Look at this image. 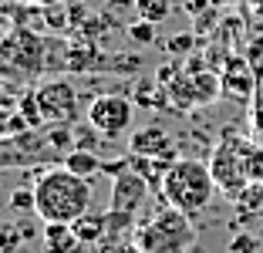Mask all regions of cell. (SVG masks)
I'll use <instances>...</instances> for the list:
<instances>
[{
	"label": "cell",
	"instance_id": "obj_1",
	"mask_svg": "<svg viewBox=\"0 0 263 253\" xmlns=\"http://www.w3.org/2000/svg\"><path fill=\"white\" fill-rule=\"evenodd\" d=\"M37 209L34 213L44 223H74L91 209V179L74 176L71 169H47L34 183Z\"/></svg>",
	"mask_w": 263,
	"mask_h": 253
},
{
	"label": "cell",
	"instance_id": "obj_2",
	"mask_svg": "<svg viewBox=\"0 0 263 253\" xmlns=\"http://www.w3.org/2000/svg\"><path fill=\"white\" fill-rule=\"evenodd\" d=\"M216 192V179L209 172V162H196V159H179L176 166L165 172L162 183V196L169 206L182 209V213H202L213 203Z\"/></svg>",
	"mask_w": 263,
	"mask_h": 253
},
{
	"label": "cell",
	"instance_id": "obj_3",
	"mask_svg": "<svg viewBox=\"0 0 263 253\" xmlns=\"http://www.w3.org/2000/svg\"><path fill=\"white\" fill-rule=\"evenodd\" d=\"M253 159H256V142H243L236 132H226L223 142L209 155V172L216 179V189L236 200L243 186L253 183Z\"/></svg>",
	"mask_w": 263,
	"mask_h": 253
},
{
	"label": "cell",
	"instance_id": "obj_4",
	"mask_svg": "<svg viewBox=\"0 0 263 253\" xmlns=\"http://www.w3.org/2000/svg\"><path fill=\"white\" fill-rule=\"evenodd\" d=\"M132 237H135V246L142 253H186L196 240V230L189 223V213L169 206V209H159L142 226H135Z\"/></svg>",
	"mask_w": 263,
	"mask_h": 253
},
{
	"label": "cell",
	"instance_id": "obj_5",
	"mask_svg": "<svg viewBox=\"0 0 263 253\" xmlns=\"http://www.w3.org/2000/svg\"><path fill=\"white\" fill-rule=\"evenodd\" d=\"M4 71L7 78H31L44 75V58H47V38H41L31 27H14V31L4 38Z\"/></svg>",
	"mask_w": 263,
	"mask_h": 253
},
{
	"label": "cell",
	"instance_id": "obj_6",
	"mask_svg": "<svg viewBox=\"0 0 263 253\" xmlns=\"http://www.w3.org/2000/svg\"><path fill=\"white\" fill-rule=\"evenodd\" d=\"M172 98V105L176 108H196V105H213V101H219V95H223V75H216V71H182V75L176 78V81L169 84V92H165Z\"/></svg>",
	"mask_w": 263,
	"mask_h": 253
},
{
	"label": "cell",
	"instance_id": "obj_7",
	"mask_svg": "<svg viewBox=\"0 0 263 253\" xmlns=\"http://www.w3.org/2000/svg\"><path fill=\"white\" fill-rule=\"evenodd\" d=\"M37 98H41V108H44L47 125H74L78 122V92L71 81H64V78L44 81L37 88Z\"/></svg>",
	"mask_w": 263,
	"mask_h": 253
},
{
	"label": "cell",
	"instance_id": "obj_8",
	"mask_svg": "<svg viewBox=\"0 0 263 253\" xmlns=\"http://www.w3.org/2000/svg\"><path fill=\"white\" fill-rule=\"evenodd\" d=\"M88 122L105 138H118L132 125V101L125 95H101L88 105Z\"/></svg>",
	"mask_w": 263,
	"mask_h": 253
},
{
	"label": "cell",
	"instance_id": "obj_9",
	"mask_svg": "<svg viewBox=\"0 0 263 253\" xmlns=\"http://www.w3.org/2000/svg\"><path fill=\"white\" fill-rule=\"evenodd\" d=\"M148 196V179H142L135 169H128L125 172H118L115 183H111V196H108V213H132L135 216V209L145 203Z\"/></svg>",
	"mask_w": 263,
	"mask_h": 253
},
{
	"label": "cell",
	"instance_id": "obj_10",
	"mask_svg": "<svg viewBox=\"0 0 263 253\" xmlns=\"http://www.w3.org/2000/svg\"><path fill=\"white\" fill-rule=\"evenodd\" d=\"M223 95L236 101H250L256 95V75L243 58H230L223 68Z\"/></svg>",
	"mask_w": 263,
	"mask_h": 253
},
{
	"label": "cell",
	"instance_id": "obj_11",
	"mask_svg": "<svg viewBox=\"0 0 263 253\" xmlns=\"http://www.w3.org/2000/svg\"><path fill=\"white\" fill-rule=\"evenodd\" d=\"M128 152L132 155H148V159H162V155L172 152V138L162 125H142V129L132 132Z\"/></svg>",
	"mask_w": 263,
	"mask_h": 253
},
{
	"label": "cell",
	"instance_id": "obj_12",
	"mask_svg": "<svg viewBox=\"0 0 263 253\" xmlns=\"http://www.w3.org/2000/svg\"><path fill=\"white\" fill-rule=\"evenodd\" d=\"M81 243L71 223H44V250L47 253H74Z\"/></svg>",
	"mask_w": 263,
	"mask_h": 253
},
{
	"label": "cell",
	"instance_id": "obj_13",
	"mask_svg": "<svg viewBox=\"0 0 263 253\" xmlns=\"http://www.w3.org/2000/svg\"><path fill=\"white\" fill-rule=\"evenodd\" d=\"M64 169H71L74 176H81V179H95L105 169V162L98 159V152H91V149H71L68 155H64V162H61Z\"/></svg>",
	"mask_w": 263,
	"mask_h": 253
},
{
	"label": "cell",
	"instance_id": "obj_14",
	"mask_svg": "<svg viewBox=\"0 0 263 253\" xmlns=\"http://www.w3.org/2000/svg\"><path fill=\"white\" fill-rule=\"evenodd\" d=\"M71 226H74V233H78L81 243H98V240L108 233V216H105V213H91V209H88V213L78 216Z\"/></svg>",
	"mask_w": 263,
	"mask_h": 253
},
{
	"label": "cell",
	"instance_id": "obj_15",
	"mask_svg": "<svg viewBox=\"0 0 263 253\" xmlns=\"http://www.w3.org/2000/svg\"><path fill=\"white\" fill-rule=\"evenodd\" d=\"M17 112H21V115L31 122V129H44V125H47L44 108H41V98H37V88H27V92L21 95V101H17Z\"/></svg>",
	"mask_w": 263,
	"mask_h": 253
},
{
	"label": "cell",
	"instance_id": "obj_16",
	"mask_svg": "<svg viewBox=\"0 0 263 253\" xmlns=\"http://www.w3.org/2000/svg\"><path fill=\"white\" fill-rule=\"evenodd\" d=\"M47 142L61 155H68L71 149H78V138H74V129H71V125H51V129H47Z\"/></svg>",
	"mask_w": 263,
	"mask_h": 253
},
{
	"label": "cell",
	"instance_id": "obj_17",
	"mask_svg": "<svg viewBox=\"0 0 263 253\" xmlns=\"http://www.w3.org/2000/svg\"><path fill=\"white\" fill-rule=\"evenodd\" d=\"M236 206H240V213L247 209V213H256V209H263V183H247L243 186V192L236 196Z\"/></svg>",
	"mask_w": 263,
	"mask_h": 253
},
{
	"label": "cell",
	"instance_id": "obj_18",
	"mask_svg": "<svg viewBox=\"0 0 263 253\" xmlns=\"http://www.w3.org/2000/svg\"><path fill=\"white\" fill-rule=\"evenodd\" d=\"M135 10H139L142 21H165V14H169V4L165 0H135Z\"/></svg>",
	"mask_w": 263,
	"mask_h": 253
},
{
	"label": "cell",
	"instance_id": "obj_19",
	"mask_svg": "<svg viewBox=\"0 0 263 253\" xmlns=\"http://www.w3.org/2000/svg\"><path fill=\"white\" fill-rule=\"evenodd\" d=\"M128 38L135 41V44H155V24L139 17L135 24H128Z\"/></svg>",
	"mask_w": 263,
	"mask_h": 253
},
{
	"label": "cell",
	"instance_id": "obj_20",
	"mask_svg": "<svg viewBox=\"0 0 263 253\" xmlns=\"http://www.w3.org/2000/svg\"><path fill=\"white\" fill-rule=\"evenodd\" d=\"M230 253H260V240L253 233H236L230 240Z\"/></svg>",
	"mask_w": 263,
	"mask_h": 253
},
{
	"label": "cell",
	"instance_id": "obj_21",
	"mask_svg": "<svg viewBox=\"0 0 263 253\" xmlns=\"http://www.w3.org/2000/svg\"><path fill=\"white\" fill-rule=\"evenodd\" d=\"M74 138H78V149H91V152H95V146H98L101 132L95 129L91 122H88V125H78V129H74Z\"/></svg>",
	"mask_w": 263,
	"mask_h": 253
},
{
	"label": "cell",
	"instance_id": "obj_22",
	"mask_svg": "<svg viewBox=\"0 0 263 253\" xmlns=\"http://www.w3.org/2000/svg\"><path fill=\"white\" fill-rule=\"evenodd\" d=\"M31 132V122L17 112V115H10L7 118V125H4V138H21V135H27Z\"/></svg>",
	"mask_w": 263,
	"mask_h": 253
},
{
	"label": "cell",
	"instance_id": "obj_23",
	"mask_svg": "<svg viewBox=\"0 0 263 253\" xmlns=\"http://www.w3.org/2000/svg\"><path fill=\"white\" fill-rule=\"evenodd\" d=\"M10 206L21 209V213H27V209L34 213V209H37V196H34V189L31 192H27V189H17L14 196H10Z\"/></svg>",
	"mask_w": 263,
	"mask_h": 253
},
{
	"label": "cell",
	"instance_id": "obj_24",
	"mask_svg": "<svg viewBox=\"0 0 263 253\" xmlns=\"http://www.w3.org/2000/svg\"><path fill=\"white\" fill-rule=\"evenodd\" d=\"M196 47V38L193 34H176V38L169 41V54H189Z\"/></svg>",
	"mask_w": 263,
	"mask_h": 253
},
{
	"label": "cell",
	"instance_id": "obj_25",
	"mask_svg": "<svg viewBox=\"0 0 263 253\" xmlns=\"http://www.w3.org/2000/svg\"><path fill=\"white\" fill-rule=\"evenodd\" d=\"M253 142L263 146V98L253 105Z\"/></svg>",
	"mask_w": 263,
	"mask_h": 253
},
{
	"label": "cell",
	"instance_id": "obj_26",
	"mask_svg": "<svg viewBox=\"0 0 263 253\" xmlns=\"http://www.w3.org/2000/svg\"><path fill=\"white\" fill-rule=\"evenodd\" d=\"M21 243V237H17V230L14 226H4V237H0V246H4V253H10L14 246Z\"/></svg>",
	"mask_w": 263,
	"mask_h": 253
},
{
	"label": "cell",
	"instance_id": "obj_27",
	"mask_svg": "<svg viewBox=\"0 0 263 253\" xmlns=\"http://www.w3.org/2000/svg\"><path fill=\"white\" fill-rule=\"evenodd\" d=\"M21 4H27V7H61L64 0H21Z\"/></svg>",
	"mask_w": 263,
	"mask_h": 253
},
{
	"label": "cell",
	"instance_id": "obj_28",
	"mask_svg": "<svg viewBox=\"0 0 263 253\" xmlns=\"http://www.w3.org/2000/svg\"><path fill=\"white\" fill-rule=\"evenodd\" d=\"M206 4H209V0H189L186 10H189V14H199V10H206Z\"/></svg>",
	"mask_w": 263,
	"mask_h": 253
},
{
	"label": "cell",
	"instance_id": "obj_29",
	"mask_svg": "<svg viewBox=\"0 0 263 253\" xmlns=\"http://www.w3.org/2000/svg\"><path fill=\"white\" fill-rule=\"evenodd\" d=\"M165 4H172V0H165Z\"/></svg>",
	"mask_w": 263,
	"mask_h": 253
}]
</instances>
